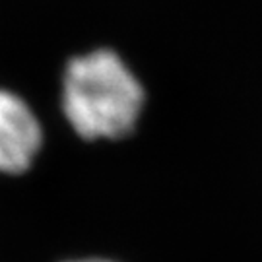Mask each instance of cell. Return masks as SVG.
Masks as SVG:
<instances>
[{"label": "cell", "mask_w": 262, "mask_h": 262, "mask_svg": "<svg viewBox=\"0 0 262 262\" xmlns=\"http://www.w3.org/2000/svg\"><path fill=\"white\" fill-rule=\"evenodd\" d=\"M144 90L113 51L72 58L62 82V111L85 140L121 138L136 126Z\"/></svg>", "instance_id": "6da1fadb"}, {"label": "cell", "mask_w": 262, "mask_h": 262, "mask_svg": "<svg viewBox=\"0 0 262 262\" xmlns=\"http://www.w3.org/2000/svg\"><path fill=\"white\" fill-rule=\"evenodd\" d=\"M80 262H109V260H80Z\"/></svg>", "instance_id": "3957f363"}, {"label": "cell", "mask_w": 262, "mask_h": 262, "mask_svg": "<svg viewBox=\"0 0 262 262\" xmlns=\"http://www.w3.org/2000/svg\"><path fill=\"white\" fill-rule=\"evenodd\" d=\"M41 142L43 132L28 103L0 90V173H24L33 163Z\"/></svg>", "instance_id": "7a4b0ae2"}]
</instances>
